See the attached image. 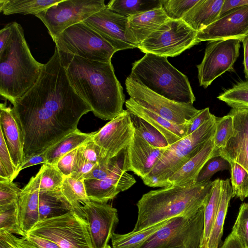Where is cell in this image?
<instances>
[{"label": "cell", "mask_w": 248, "mask_h": 248, "mask_svg": "<svg viewBox=\"0 0 248 248\" xmlns=\"http://www.w3.org/2000/svg\"><path fill=\"white\" fill-rule=\"evenodd\" d=\"M225 0H199L182 18L193 30H202L219 17Z\"/></svg>", "instance_id": "obj_26"}, {"label": "cell", "mask_w": 248, "mask_h": 248, "mask_svg": "<svg viewBox=\"0 0 248 248\" xmlns=\"http://www.w3.org/2000/svg\"><path fill=\"white\" fill-rule=\"evenodd\" d=\"M212 181L170 186L144 194L137 203L136 232L170 218L197 212L205 206Z\"/></svg>", "instance_id": "obj_3"}, {"label": "cell", "mask_w": 248, "mask_h": 248, "mask_svg": "<svg viewBox=\"0 0 248 248\" xmlns=\"http://www.w3.org/2000/svg\"><path fill=\"white\" fill-rule=\"evenodd\" d=\"M106 7L104 0H61L35 16L47 28L54 41L65 29Z\"/></svg>", "instance_id": "obj_11"}, {"label": "cell", "mask_w": 248, "mask_h": 248, "mask_svg": "<svg viewBox=\"0 0 248 248\" xmlns=\"http://www.w3.org/2000/svg\"><path fill=\"white\" fill-rule=\"evenodd\" d=\"M40 172L32 177L22 189L17 201L20 228L26 234L39 221Z\"/></svg>", "instance_id": "obj_23"}, {"label": "cell", "mask_w": 248, "mask_h": 248, "mask_svg": "<svg viewBox=\"0 0 248 248\" xmlns=\"http://www.w3.org/2000/svg\"><path fill=\"white\" fill-rule=\"evenodd\" d=\"M229 114L233 118V135L225 147L216 151V156L238 164L248 174V108H232ZM245 195L248 197V178Z\"/></svg>", "instance_id": "obj_17"}, {"label": "cell", "mask_w": 248, "mask_h": 248, "mask_svg": "<svg viewBox=\"0 0 248 248\" xmlns=\"http://www.w3.org/2000/svg\"><path fill=\"white\" fill-rule=\"evenodd\" d=\"M13 105L24 162L77 130L82 116L92 111L70 83L56 47L35 84Z\"/></svg>", "instance_id": "obj_1"}, {"label": "cell", "mask_w": 248, "mask_h": 248, "mask_svg": "<svg viewBox=\"0 0 248 248\" xmlns=\"http://www.w3.org/2000/svg\"><path fill=\"white\" fill-rule=\"evenodd\" d=\"M230 165L231 183L233 197H236L243 201L245 198V187L248 178L246 170L238 164L229 162Z\"/></svg>", "instance_id": "obj_42"}, {"label": "cell", "mask_w": 248, "mask_h": 248, "mask_svg": "<svg viewBox=\"0 0 248 248\" xmlns=\"http://www.w3.org/2000/svg\"><path fill=\"white\" fill-rule=\"evenodd\" d=\"M216 116L193 133L169 146L150 173L141 179L150 187H165L168 179L194 157L216 132Z\"/></svg>", "instance_id": "obj_6"}, {"label": "cell", "mask_w": 248, "mask_h": 248, "mask_svg": "<svg viewBox=\"0 0 248 248\" xmlns=\"http://www.w3.org/2000/svg\"><path fill=\"white\" fill-rule=\"evenodd\" d=\"M248 34V5L234 8L214 23L197 32L198 43L230 39H242Z\"/></svg>", "instance_id": "obj_16"}, {"label": "cell", "mask_w": 248, "mask_h": 248, "mask_svg": "<svg viewBox=\"0 0 248 248\" xmlns=\"http://www.w3.org/2000/svg\"><path fill=\"white\" fill-rule=\"evenodd\" d=\"M204 206L193 214L171 218L139 248H200L204 230Z\"/></svg>", "instance_id": "obj_7"}, {"label": "cell", "mask_w": 248, "mask_h": 248, "mask_svg": "<svg viewBox=\"0 0 248 248\" xmlns=\"http://www.w3.org/2000/svg\"><path fill=\"white\" fill-rule=\"evenodd\" d=\"M125 85L130 98L175 124H190L200 111L193 105L176 102L152 91L130 76L126 78Z\"/></svg>", "instance_id": "obj_12"}, {"label": "cell", "mask_w": 248, "mask_h": 248, "mask_svg": "<svg viewBox=\"0 0 248 248\" xmlns=\"http://www.w3.org/2000/svg\"><path fill=\"white\" fill-rule=\"evenodd\" d=\"M166 148L154 147L135 132L126 149V170L133 171L142 179L147 176Z\"/></svg>", "instance_id": "obj_19"}, {"label": "cell", "mask_w": 248, "mask_h": 248, "mask_svg": "<svg viewBox=\"0 0 248 248\" xmlns=\"http://www.w3.org/2000/svg\"><path fill=\"white\" fill-rule=\"evenodd\" d=\"M136 182L135 178L124 169L102 179H84L89 200L100 202H108L120 192L130 188Z\"/></svg>", "instance_id": "obj_20"}, {"label": "cell", "mask_w": 248, "mask_h": 248, "mask_svg": "<svg viewBox=\"0 0 248 248\" xmlns=\"http://www.w3.org/2000/svg\"><path fill=\"white\" fill-rule=\"evenodd\" d=\"M77 148L64 155L54 165L64 177L70 176L72 173Z\"/></svg>", "instance_id": "obj_48"}, {"label": "cell", "mask_w": 248, "mask_h": 248, "mask_svg": "<svg viewBox=\"0 0 248 248\" xmlns=\"http://www.w3.org/2000/svg\"><path fill=\"white\" fill-rule=\"evenodd\" d=\"M168 19L161 7L130 16L126 25V38L138 47Z\"/></svg>", "instance_id": "obj_21"}, {"label": "cell", "mask_w": 248, "mask_h": 248, "mask_svg": "<svg viewBox=\"0 0 248 248\" xmlns=\"http://www.w3.org/2000/svg\"><path fill=\"white\" fill-rule=\"evenodd\" d=\"M97 165L89 161L83 156L80 146L77 151L72 173L70 177L79 180H84L87 175Z\"/></svg>", "instance_id": "obj_46"}, {"label": "cell", "mask_w": 248, "mask_h": 248, "mask_svg": "<svg viewBox=\"0 0 248 248\" xmlns=\"http://www.w3.org/2000/svg\"><path fill=\"white\" fill-rule=\"evenodd\" d=\"M213 116V114L210 112L209 108L200 110L191 120L188 127L187 134L189 135L195 132Z\"/></svg>", "instance_id": "obj_50"}, {"label": "cell", "mask_w": 248, "mask_h": 248, "mask_svg": "<svg viewBox=\"0 0 248 248\" xmlns=\"http://www.w3.org/2000/svg\"><path fill=\"white\" fill-rule=\"evenodd\" d=\"M58 52L102 62H111L118 51L83 22L65 29L53 41Z\"/></svg>", "instance_id": "obj_8"}, {"label": "cell", "mask_w": 248, "mask_h": 248, "mask_svg": "<svg viewBox=\"0 0 248 248\" xmlns=\"http://www.w3.org/2000/svg\"><path fill=\"white\" fill-rule=\"evenodd\" d=\"M214 136L194 157L168 179L165 187L190 183H196L197 176L204 165L209 159L216 156Z\"/></svg>", "instance_id": "obj_25"}, {"label": "cell", "mask_w": 248, "mask_h": 248, "mask_svg": "<svg viewBox=\"0 0 248 248\" xmlns=\"http://www.w3.org/2000/svg\"><path fill=\"white\" fill-rule=\"evenodd\" d=\"M222 179L212 181V186L204 210V230L200 248H207L216 215L218 210L221 193Z\"/></svg>", "instance_id": "obj_31"}, {"label": "cell", "mask_w": 248, "mask_h": 248, "mask_svg": "<svg viewBox=\"0 0 248 248\" xmlns=\"http://www.w3.org/2000/svg\"><path fill=\"white\" fill-rule=\"evenodd\" d=\"M13 24L11 37L0 51V94L13 105L35 84L44 64L32 56L21 26Z\"/></svg>", "instance_id": "obj_4"}, {"label": "cell", "mask_w": 248, "mask_h": 248, "mask_svg": "<svg viewBox=\"0 0 248 248\" xmlns=\"http://www.w3.org/2000/svg\"><path fill=\"white\" fill-rule=\"evenodd\" d=\"M59 54L72 87L95 116L111 120L123 112L125 96L111 62Z\"/></svg>", "instance_id": "obj_2"}, {"label": "cell", "mask_w": 248, "mask_h": 248, "mask_svg": "<svg viewBox=\"0 0 248 248\" xmlns=\"http://www.w3.org/2000/svg\"><path fill=\"white\" fill-rule=\"evenodd\" d=\"M226 170H230L229 162L221 156L214 157L209 159L202 169L196 183H201L210 180L215 173Z\"/></svg>", "instance_id": "obj_43"}, {"label": "cell", "mask_w": 248, "mask_h": 248, "mask_svg": "<svg viewBox=\"0 0 248 248\" xmlns=\"http://www.w3.org/2000/svg\"><path fill=\"white\" fill-rule=\"evenodd\" d=\"M21 191L12 181H0V206L17 202Z\"/></svg>", "instance_id": "obj_45"}, {"label": "cell", "mask_w": 248, "mask_h": 248, "mask_svg": "<svg viewBox=\"0 0 248 248\" xmlns=\"http://www.w3.org/2000/svg\"><path fill=\"white\" fill-rule=\"evenodd\" d=\"M61 0H0V12L4 15L15 14L37 15Z\"/></svg>", "instance_id": "obj_30"}, {"label": "cell", "mask_w": 248, "mask_h": 248, "mask_svg": "<svg viewBox=\"0 0 248 248\" xmlns=\"http://www.w3.org/2000/svg\"><path fill=\"white\" fill-rule=\"evenodd\" d=\"M170 219L136 232H131L124 234L114 233L111 238L112 247L139 248L151 235L165 225Z\"/></svg>", "instance_id": "obj_32"}, {"label": "cell", "mask_w": 248, "mask_h": 248, "mask_svg": "<svg viewBox=\"0 0 248 248\" xmlns=\"http://www.w3.org/2000/svg\"><path fill=\"white\" fill-rule=\"evenodd\" d=\"M13 22L7 24L0 31V51L2 50L10 39L13 31Z\"/></svg>", "instance_id": "obj_52"}, {"label": "cell", "mask_w": 248, "mask_h": 248, "mask_svg": "<svg viewBox=\"0 0 248 248\" xmlns=\"http://www.w3.org/2000/svg\"><path fill=\"white\" fill-rule=\"evenodd\" d=\"M68 212L62 202L52 191L41 192L39 197V221Z\"/></svg>", "instance_id": "obj_35"}, {"label": "cell", "mask_w": 248, "mask_h": 248, "mask_svg": "<svg viewBox=\"0 0 248 248\" xmlns=\"http://www.w3.org/2000/svg\"><path fill=\"white\" fill-rule=\"evenodd\" d=\"M135 134L130 113L126 109L110 120L98 131L92 133L91 140L99 147L101 163L109 160L126 150Z\"/></svg>", "instance_id": "obj_14"}, {"label": "cell", "mask_w": 248, "mask_h": 248, "mask_svg": "<svg viewBox=\"0 0 248 248\" xmlns=\"http://www.w3.org/2000/svg\"><path fill=\"white\" fill-rule=\"evenodd\" d=\"M218 248H245L242 242L232 231L225 241Z\"/></svg>", "instance_id": "obj_53"}, {"label": "cell", "mask_w": 248, "mask_h": 248, "mask_svg": "<svg viewBox=\"0 0 248 248\" xmlns=\"http://www.w3.org/2000/svg\"><path fill=\"white\" fill-rule=\"evenodd\" d=\"M13 163L2 131L0 128V181H12L16 176Z\"/></svg>", "instance_id": "obj_40"}, {"label": "cell", "mask_w": 248, "mask_h": 248, "mask_svg": "<svg viewBox=\"0 0 248 248\" xmlns=\"http://www.w3.org/2000/svg\"><path fill=\"white\" fill-rule=\"evenodd\" d=\"M0 231L21 237L26 236L20 226L17 202L0 206Z\"/></svg>", "instance_id": "obj_36"}, {"label": "cell", "mask_w": 248, "mask_h": 248, "mask_svg": "<svg viewBox=\"0 0 248 248\" xmlns=\"http://www.w3.org/2000/svg\"><path fill=\"white\" fill-rule=\"evenodd\" d=\"M232 232L245 248H248V203L244 202L241 205Z\"/></svg>", "instance_id": "obj_44"}, {"label": "cell", "mask_w": 248, "mask_h": 248, "mask_svg": "<svg viewBox=\"0 0 248 248\" xmlns=\"http://www.w3.org/2000/svg\"><path fill=\"white\" fill-rule=\"evenodd\" d=\"M52 191L62 202L68 211L85 218L82 205L90 200L87 195L84 180L65 177L60 187Z\"/></svg>", "instance_id": "obj_27"}, {"label": "cell", "mask_w": 248, "mask_h": 248, "mask_svg": "<svg viewBox=\"0 0 248 248\" xmlns=\"http://www.w3.org/2000/svg\"><path fill=\"white\" fill-rule=\"evenodd\" d=\"M127 20V17L115 13L106 6L83 22L119 51L136 47L125 37Z\"/></svg>", "instance_id": "obj_18"}, {"label": "cell", "mask_w": 248, "mask_h": 248, "mask_svg": "<svg viewBox=\"0 0 248 248\" xmlns=\"http://www.w3.org/2000/svg\"><path fill=\"white\" fill-rule=\"evenodd\" d=\"M46 163V152L32 156L27 161L24 162L19 170V172L22 170L40 164H45Z\"/></svg>", "instance_id": "obj_54"}, {"label": "cell", "mask_w": 248, "mask_h": 248, "mask_svg": "<svg viewBox=\"0 0 248 248\" xmlns=\"http://www.w3.org/2000/svg\"><path fill=\"white\" fill-rule=\"evenodd\" d=\"M216 132L214 142L216 151L225 147L232 137L234 129L233 118L228 113L222 117H216Z\"/></svg>", "instance_id": "obj_39"}, {"label": "cell", "mask_w": 248, "mask_h": 248, "mask_svg": "<svg viewBox=\"0 0 248 248\" xmlns=\"http://www.w3.org/2000/svg\"><path fill=\"white\" fill-rule=\"evenodd\" d=\"M0 248H10L7 243L1 237H0Z\"/></svg>", "instance_id": "obj_57"}, {"label": "cell", "mask_w": 248, "mask_h": 248, "mask_svg": "<svg viewBox=\"0 0 248 248\" xmlns=\"http://www.w3.org/2000/svg\"><path fill=\"white\" fill-rule=\"evenodd\" d=\"M241 42L244 48V71L245 77L248 81V34L242 39Z\"/></svg>", "instance_id": "obj_56"}, {"label": "cell", "mask_w": 248, "mask_h": 248, "mask_svg": "<svg viewBox=\"0 0 248 248\" xmlns=\"http://www.w3.org/2000/svg\"><path fill=\"white\" fill-rule=\"evenodd\" d=\"M240 42L237 39L209 41L202 62L197 65L200 86L206 88L225 72L234 70L233 64L239 55Z\"/></svg>", "instance_id": "obj_13"}, {"label": "cell", "mask_w": 248, "mask_h": 248, "mask_svg": "<svg viewBox=\"0 0 248 248\" xmlns=\"http://www.w3.org/2000/svg\"><path fill=\"white\" fill-rule=\"evenodd\" d=\"M39 171L40 174V192L52 191L58 189L62 186L65 177L54 165L47 163L43 164Z\"/></svg>", "instance_id": "obj_38"}, {"label": "cell", "mask_w": 248, "mask_h": 248, "mask_svg": "<svg viewBox=\"0 0 248 248\" xmlns=\"http://www.w3.org/2000/svg\"><path fill=\"white\" fill-rule=\"evenodd\" d=\"M233 197L230 180H222L218 210L209 236L207 248H218L223 233V226L229 204Z\"/></svg>", "instance_id": "obj_28"}, {"label": "cell", "mask_w": 248, "mask_h": 248, "mask_svg": "<svg viewBox=\"0 0 248 248\" xmlns=\"http://www.w3.org/2000/svg\"><path fill=\"white\" fill-rule=\"evenodd\" d=\"M88 223L92 248H105L119 221L117 209L107 202L93 201L82 205Z\"/></svg>", "instance_id": "obj_15"}, {"label": "cell", "mask_w": 248, "mask_h": 248, "mask_svg": "<svg viewBox=\"0 0 248 248\" xmlns=\"http://www.w3.org/2000/svg\"><path fill=\"white\" fill-rule=\"evenodd\" d=\"M27 233L51 240L62 248H92L86 219L71 211L39 221Z\"/></svg>", "instance_id": "obj_9"}, {"label": "cell", "mask_w": 248, "mask_h": 248, "mask_svg": "<svg viewBox=\"0 0 248 248\" xmlns=\"http://www.w3.org/2000/svg\"><path fill=\"white\" fill-rule=\"evenodd\" d=\"M197 31L182 20L168 19L138 46L145 53L175 57L199 43Z\"/></svg>", "instance_id": "obj_10"}, {"label": "cell", "mask_w": 248, "mask_h": 248, "mask_svg": "<svg viewBox=\"0 0 248 248\" xmlns=\"http://www.w3.org/2000/svg\"><path fill=\"white\" fill-rule=\"evenodd\" d=\"M167 58L145 53L133 63L129 76L170 100L193 105L196 98L188 78L171 65Z\"/></svg>", "instance_id": "obj_5"}, {"label": "cell", "mask_w": 248, "mask_h": 248, "mask_svg": "<svg viewBox=\"0 0 248 248\" xmlns=\"http://www.w3.org/2000/svg\"><path fill=\"white\" fill-rule=\"evenodd\" d=\"M112 248L109 245H108L106 248Z\"/></svg>", "instance_id": "obj_58"}, {"label": "cell", "mask_w": 248, "mask_h": 248, "mask_svg": "<svg viewBox=\"0 0 248 248\" xmlns=\"http://www.w3.org/2000/svg\"><path fill=\"white\" fill-rule=\"evenodd\" d=\"M217 98L232 108H248V81L238 82L218 95Z\"/></svg>", "instance_id": "obj_37"}, {"label": "cell", "mask_w": 248, "mask_h": 248, "mask_svg": "<svg viewBox=\"0 0 248 248\" xmlns=\"http://www.w3.org/2000/svg\"><path fill=\"white\" fill-rule=\"evenodd\" d=\"M125 105L129 113L142 118L156 129L165 137L169 146L188 135L190 124H175L144 108L130 98L126 100Z\"/></svg>", "instance_id": "obj_22"}, {"label": "cell", "mask_w": 248, "mask_h": 248, "mask_svg": "<svg viewBox=\"0 0 248 248\" xmlns=\"http://www.w3.org/2000/svg\"><path fill=\"white\" fill-rule=\"evenodd\" d=\"M111 11L127 17L161 7V0H111L106 5Z\"/></svg>", "instance_id": "obj_33"}, {"label": "cell", "mask_w": 248, "mask_h": 248, "mask_svg": "<svg viewBox=\"0 0 248 248\" xmlns=\"http://www.w3.org/2000/svg\"><path fill=\"white\" fill-rule=\"evenodd\" d=\"M199 0H161V7L169 19L182 20Z\"/></svg>", "instance_id": "obj_41"}, {"label": "cell", "mask_w": 248, "mask_h": 248, "mask_svg": "<svg viewBox=\"0 0 248 248\" xmlns=\"http://www.w3.org/2000/svg\"><path fill=\"white\" fill-rule=\"evenodd\" d=\"M130 116L135 132L144 140L157 148L169 146L165 137L149 123L135 114L130 113Z\"/></svg>", "instance_id": "obj_34"}, {"label": "cell", "mask_w": 248, "mask_h": 248, "mask_svg": "<svg viewBox=\"0 0 248 248\" xmlns=\"http://www.w3.org/2000/svg\"><path fill=\"white\" fill-rule=\"evenodd\" d=\"M0 128L18 175L24 162L21 133L11 108L7 107L5 103L0 105Z\"/></svg>", "instance_id": "obj_24"}, {"label": "cell", "mask_w": 248, "mask_h": 248, "mask_svg": "<svg viewBox=\"0 0 248 248\" xmlns=\"http://www.w3.org/2000/svg\"><path fill=\"white\" fill-rule=\"evenodd\" d=\"M92 135V133H83L77 129L46 151V163L55 165L64 155L91 139Z\"/></svg>", "instance_id": "obj_29"}, {"label": "cell", "mask_w": 248, "mask_h": 248, "mask_svg": "<svg viewBox=\"0 0 248 248\" xmlns=\"http://www.w3.org/2000/svg\"><path fill=\"white\" fill-rule=\"evenodd\" d=\"M0 237L5 240L10 248H37L25 236L19 237L5 231H0Z\"/></svg>", "instance_id": "obj_49"}, {"label": "cell", "mask_w": 248, "mask_h": 248, "mask_svg": "<svg viewBox=\"0 0 248 248\" xmlns=\"http://www.w3.org/2000/svg\"><path fill=\"white\" fill-rule=\"evenodd\" d=\"M245 5H248V0H225L220 16L234 8Z\"/></svg>", "instance_id": "obj_55"}, {"label": "cell", "mask_w": 248, "mask_h": 248, "mask_svg": "<svg viewBox=\"0 0 248 248\" xmlns=\"http://www.w3.org/2000/svg\"><path fill=\"white\" fill-rule=\"evenodd\" d=\"M80 148L84 157L87 160L95 164H101L100 149L91 139L80 145Z\"/></svg>", "instance_id": "obj_47"}, {"label": "cell", "mask_w": 248, "mask_h": 248, "mask_svg": "<svg viewBox=\"0 0 248 248\" xmlns=\"http://www.w3.org/2000/svg\"><path fill=\"white\" fill-rule=\"evenodd\" d=\"M25 237L37 248H62L51 240L31 233Z\"/></svg>", "instance_id": "obj_51"}]
</instances>
